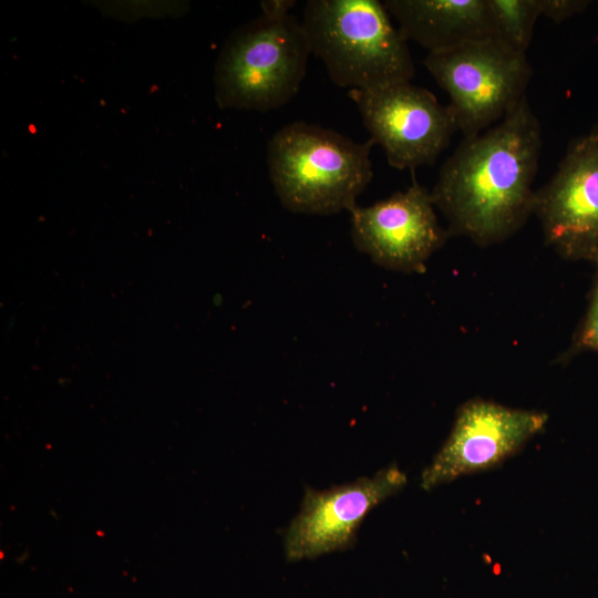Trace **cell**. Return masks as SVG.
Masks as SVG:
<instances>
[{"instance_id":"obj_9","label":"cell","mask_w":598,"mask_h":598,"mask_svg":"<svg viewBox=\"0 0 598 598\" xmlns=\"http://www.w3.org/2000/svg\"><path fill=\"white\" fill-rule=\"evenodd\" d=\"M434 208L431 192L412 176L405 190L349 210L352 241L381 267L421 272L450 236L439 224Z\"/></svg>"},{"instance_id":"obj_8","label":"cell","mask_w":598,"mask_h":598,"mask_svg":"<svg viewBox=\"0 0 598 598\" xmlns=\"http://www.w3.org/2000/svg\"><path fill=\"white\" fill-rule=\"evenodd\" d=\"M545 412L508 408L483 399L460 406L452 430L421 476L429 491L486 471L515 454L546 425Z\"/></svg>"},{"instance_id":"obj_13","label":"cell","mask_w":598,"mask_h":598,"mask_svg":"<svg viewBox=\"0 0 598 598\" xmlns=\"http://www.w3.org/2000/svg\"><path fill=\"white\" fill-rule=\"evenodd\" d=\"M581 351L598 352V274L591 291L586 316L574 337L567 353V358H570Z\"/></svg>"},{"instance_id":"obj_11","label":"cell","mask_w":598,"mask_h":598,"mask_svg":"<svg viewBox=\"0 0 598 598\" xmlns=\"http://www.w3.org/2000/svg\"><path fill=\"white\" fill-rule=\"evenodd\" d=\"M406 41L429 52L495 38L487 0H385Z\"/></svg>"},{"instance_id":"obj_6","label":"cell","mask_w":598,"mask_h":598,"mask_svg":"<svg viewBox=\"0 0 598 598\" xmlns=\"http://www.w3.org/2000/svg\"><path fill=\"white\" fill-rule=\"evenodd\" d=\"M362 122L390 166L414 171L433 165L457 131L447 107L425 87L410 81L349 90Z\"/></svg>"},{"instance_id":"obj_5","label":"cell","mask_w":598,"mask_h":598,"mask_svg":"<svg viewBox=\"0 0 598 598\" xmlns=\"http://www.w3.org/2000/svg\"><path fill=\"white\" fill-rule=\"evenodd\" d=\"M424 65L450 99L457 131L471 137L512 112L532 78L526 53L496 38L429 52Z\"/></svg>"},{"instance_id":"obj_7","label":"cell","mask_w":598,"mask_h":598,"mask_svg":"<svg viewBox=\"0 0 598 598\" xmlns=\"http://www.w3.org/2000/svg\"><path fill=\"white\" fill-rule=\"evenodd\" d=\"M533 214L560 256L598 266V125L568 145L555 174L535 190Z\"/></svg>"},{"instance_id":"obj_2","label":"cell","mask_w":598,"mask_h":598,"mask_svg":"<svg viewBox=\"0 0 598 598\" xmlns=\"http://www.w3.org/2000/svg\"><path fill=\"white\" fill-rule=\"evenodd\" d=\"M372 138L358 143L299 121L277 131L268 145L269 175L288 210L330 215L350 210L372 179Z\"/></svg>"},{"instance_id":"obj_1","label":"cell","mask_w":598,"mask_h":598,"mask_svg":"<svg viewBox=\"0 0 598 598\" xmlns=\"http://www.w3.org/2000/svg\"><path fill=\"white\" fill-rule=\"evenodd\" d=\"M542 130L526 96L503 120L464 137L444 162L431 192L450 235L498 244L533 214Z\"/></svg>"},{"instance_id":"obj_3","label":"cell","mask_w":598,"mask_h":598,"mask_svg":"<svg viewBox=\"0 0 598 598\" xmlns=\"http://www.w3.org/2000/svg\"><path fill=\"white\" fill-rule=\"evenodd\" d=\"M390 16L378 0H310L301 24L331 81L367 90L411 81L415 73L408 41Z\"/></svg>"},{"instance_id":"obj_4","label":"cell","mask_w":598,"mask_h":598,"mask_svg":"<svg viewBox=\"0 0 598 598\" xmlns=\"http://www.w3.org/2000/svg\"><path fill=\"white\" fill-rule=\"evenodd\" d=\"M309 42L290 13H266L226 42L215 73L221 107L269 111L289 102L306 75Z\"/></svg>"},{"instance_id":"obj_14","label":"cell","mask_w":598,"mask_h":598,"mask_svg":"<svg viewBox=\"0 0 598 598\" xmlns=\"http://www.w3.org/2000/svg\"><path fill=\"white\" fill-rule=\"evenodd\" d=\"M540 16L555 23H561L570 17L584 12L591 1L589 0H537Z\"/></svg>"},{"instance_id":"obj_12","label":"cell","mask_w":598,"mask_h":598,"mask_svg":"<svg viewBox=\"0 0 598 598\" xmlns=\"http://www.w3.org/2000/svg\"><path fill=\"white\" fill-rule=\"evenodd\" d=\"M487 4L495 38L526 53L540 17L537 0H487Z\"/></svg>"},{"instance_id":"obj_10","label":"cell","mask_w":598,"mask_h":598,"mask_svg":"<svg viewBox=\"0 0 598 598\" xmlns=\"http://www.w3.org/2000/svg\"><path fill=\"white\" fill-rule=\"evenodd\" d=\"M405 484V473L393 464L371 477L327 489L307 487L285 534L287 559L298 561L349 548L365 516Z\"/></svg>"}]
</instances>
